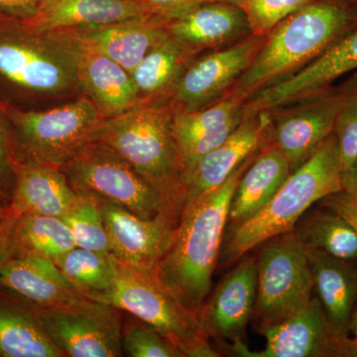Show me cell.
<instances>
[{"mask_svg": "<svg viewBox=\"0 0 357 357\" xmlns=\"http://www.w3.org/2000/svg\"><path fill=\"white\" fill-rule=\"evenodd\" d=\"M258 151L217 189L185 204L173 243L160 262L157 282L181 306L198 316L213 285L229 225L230 202Z\"/></svg>", "mask_w": 357, "mask_h": 357, "instance_id": "obj_1", "label": "cell"}, {"mask_svg": "<svg viewBox=\"0 0 357 357\" xmlns=\"http://www.w3.org/2000/svg\"><path fill=\"white\" fill-rule=\"evenodd\" d=\"M82 48L57 31L30 29L0 14V102L26 103L83 96L79 83Z\"/></svg>", "mask_w": 357, "mask_h": 357, "instance_id": "obj_2", "label": "cell"}, {"mask_svg": "<svg viewBox=\"0 0 357 357\" xmlns=\"http://www.w3.org/2000/svg\"><path fill=\"white\" fill-rule=\"evenodd\" d=\"M356 25L357 13L344 0H317L302 7L267 35L255 60L225 96L248 102L323 55Z\"/></svg>", "mask_w": 357, "mask_h": 357, "instance_id": "obj_3", "label": "cell"}, {"mask_svg": "<svg viewBox=\"0 0 357 357\" xmlns=\"http://www.w3.org/2000/svg\"><path fill=\"white\" fill-rule=\"evenodd\" d=\"M342 190L340 149L333 132L291 173L264 208L250 220L227 229L220 251L223 264L236 263L268 239L293 231L312 204Z\"/></svg>", "mask_w": 357, "mask_h": 357, "instance_id": "obj_4", "label": "cell"}, {"mask_svg": "<svg viewBox=\"0 0 357 357\" xmlns=\"http://www.w3.org/2000/svg\"><path fill=\"white\" fill-rule=\"evenodd\" d=\"M169 105H138L105 119L98 141L126 160L181 217L185 185Z\"/></svg>", "mask_w": 357, "mask_h": 357, "instance_id": "obj_5", "label": "cell"}, {"mask_svg": "<svg viewBox=\"0 0 357 357\" xmlns=\"http://www.w3.org/2000/svg\"><path fill=\"white\" fill-rule=\"evenodd\" d=\"M0 105L8 123L11 160L57 168L98 141L105 121L84 96L45 110Z\"/></svg>", "mask_w": 357, "mask_h": 357, "instance_id": "obj_6", "label": "cell"}, {"mask_svg": "<svg viewBox=\"0 0 357 357\" xmlns=\"http://www.w3.org/2000/svg\"><path fill=\"white\" fill-rule=\"evenodd\" d=\"M114 279L96 302L128 312L158 331L187 357H218L199 316L185 309L158 282L148 279L110 255Z\"/></svg>", "mask_w": 357, "mask_h": 357, "instance_id": "obj_7", "label": "cell"}, {"mask_svg": "<svg viewBox=\"0 0 357 357\" xmlns=\"http://www.w3.org/2000/svg\"><path fill=\"white\" fill-rule=\"evenodd\" d=\"M256 256L258 328L282 323L309 304L314 282L306 246L295 231L268 239Z\"/></svg>", "mask_w": 357, "mask_h": 357, "instance_id": "obj_8", "label": "cell"}, {"mask_svg": "<svg viewBox=\"0 0 357 357\" xmlns=\"http://www.w3.org/2000/svg\"><path fill=\"white\" fill-rule=\"evenodd\" d=\"M61 169L77 195L107 199L143 218L162 213L180 218L126 160L100 141L89 144Z\"/></svg>", "mask_w": 357, "mask_h": 357, "instance_id": "obj_9", "label": "cell"}, {"mask_svg": "<svg viewBox=\"0 0 357 357\" xmlns=\"http://www.w3.org/2000/svg\"><path fill=\"white\" fill-rule=\"evenodd\" d=\"M34 310L45 332L65 356H122L121 314L116 307L89 299L67 309Z\"/></svg>", "mask_w": 357, "mask_h": 357, "instance_id": "obj_10", "label": "cell"}, {"mask_svg": "<svg viewBox=\"0 0 357 357\" xmlns=\"http://www.w3.org/2000/svg\"><path fill=\"white\" fill-rule=\"evenodd\" d=\"M95 198L109 236L110 255L136 273L157 281L160 262L173 243L180 218L169 213L143 218L119 204Z\"/></svg>", "mask_w": 357, "mask_h": 357, "instance_id": "obj_11", "label": "cell"}, {"mask_svg": "<svg viewBox=\"0 0 357 357\" xmlns=\"http://www.w3.org/2000/svg\"><path fill=\"white\" fill-rule=\"evenodd\" d=\"M267 35H249L225 48L196 57L178 79L169 107L173 112H192L217 102L248 69Z\"/></svg>", "mask_w": 357, "mask_h": 357, "instance_id": "obj_12", "label": "cell"}, {"mask_svg": "<svg viewBox=\"0 0 357 357\" xmlns=\"http://www.w3.org/2000/svg\"><path fill=\"white\" fill-rule=\"evenodd\" d=\"M337 86H330L302 100L268 110L269 141L279 148L293 171L302 166L335 130Z\"/></svg>", "mask_w": 357, "mask_h": 357, "instance_id": "obj_13", "label": "cell"}, {"mask_svg": "<svg viewBox=\"0 0 357 357\" xmlns=\"http://www.w3.org/2000/svg\"><path fill=\"white\" fill-rule=\"evenodd\" d=\"M257 267L253 256L244 255L220 281L199 319L208 337L225 344L244 342L246 328L255 316Z\"/></svg>", "mask_w": 357, "mask_h": 357, "instance_id": "obj_14", "label": "cell"}, {"mask_svg": "<svg viewBox=\"0 0 357 357\" xmlns=\"http://www.w3.org/2000/svg\"><path fill=\"white\" fill-rule=\"evenodd\" d=\"M266 340L264 349L251 351L245 342L227 344L229 352L246 357H338V344L316 296L292 317L258 328Z\"/></svg>", "mask_w": 357, "mask_h": 357, "instance_id": "obj_15", "label": "cell"}, {"mask_svg": "<svg viewBox=\"0 0 357 357\" xmlns=\"http://www.w3.org/2000/svg\"><path fill=\"white\" fill-rule=\"evenodd\" d=\"M271 117L268 110L249 109L241 124L220 146L211 150L185 180V204L217 189L241 164L269 141Z\"/></svg>", "mask_w": 357, "mask_h": 357, "instance_id": "obj_16", "label": "cell"}, {"mask_svg": "<svg viewBox=\"0 0 357 357\" xmlns=\"http://www.w3.org/2000/svg\"><path fill=\"white\" fill-rule=\"evenodd\" d=\"M356 69L357 25L299 72L253 96L245 107L255 110L283 107L330 88L338 77Z\"/></svg>", "mask_w": 357, "mask_h": 357, "instance_id": "obj_17", "label": "cell"}, {"mask_svg": "<svg viewBox=\"0 0 357 357\" xmlns=\"http://www.w3.org/2000/svg\"><path fill=\"white\" fill-rule=\"evenodd\" d=\"M245 103L236 96H225L203 109L173 112V134L185 185L199 159L222 144L241 124Z\"/></svg>", "mask_w": 357, "mask_h": 357, "instance_id": "obj_18", "label": "cell"}, {"mask_svg": "<svg viewBox=\"0 0 357 357\" xmlns=\"http://www.w3.org/2000/svg\"><path fill=\"white\" fill-rule=\"evenodd\" d=\"M0 287L34 309H67L89 300L54 262L13 256L0 267Z\"/></svg>", "mask_w": 357, "mask_h": 357, "instance_id": "obj_19", "label": "cell"}, {"mask_svg": "<svg viewBox=\"0 0 357 357\" xmlns=\"http://www.w3.org/2000/svg\"><path fill=\"white\" fill-rule=\"evenodd\" d=\"M165 32L195 57L251 35L243 9L229 1L202 4L167 21Z\"/></svg>", "mask_w": 357, "mask_h": 357, "instance_id": "obj_20", "label": "cell"}, {"mask_svg": "<svg viewBox=\"0 0 357 357\" xmlns=\"http://www.w3.org/2000/svg\"><path fill=\"white\" fill-rule=\"evenodd\" d=\"M14 188L7 213L64 218L79 201L62 169L11 160Z\"/></svg>", "mask_w": 357, "mask_h": 357, "instance_id": "obj_21", "label": "cell"}, {"mask_svg": "<svg viewBox=\"0 0 357 357\" xmlns=\"http://www.w3.org/2000/svg\"><path fill=\"white\" fill-rule=\"evenodd\" d=\"M147 20H158L141 0H44L38 13L21 20L35 31L52 32Z\"/></svg>", "mask_w": 357, "mask_h": 357, "instance_id": "obj_22", "label": "cell"}, {"mask_svg": "<svg viewBox=\"0 0 357 357\" xmlns=\"http://www.w3.org/2000/svg\"><path fill=\"white\" fill-rule=\"evenodd\" d=\"M57 32L76 42L83 50L109 58L131 74L165 30L161 21L147 20Z\"/></svg>", "mask_w": 357, "mask_h": 357, "instance_id": "obj_23", "label": "cell"}, {"mask_svg": "<svg viewBox=\"0 0 357 357\" xmlns=\"http://www.w3.org/2000/svg\"><path fill=\"white\" fill-rule=\"evenodd\" d=\"M314 292L333 335L349 337L352 312L357 303V261L340 259L318 250H307Z\"/></svg>", "mask_w": 357, "mask_h": 357, "instance_id": "obj_24", "label": "cell"}, {"mask_svg": "<svg viewBox=\"0 0 357 357\" xmlns=\"http://www.w3.org/2000/svg\"><path fill=\"white\" fill-rule=\"evenodd\" d=\"M77 75L82 93L105 119L140 105L130 73L105 56L82 49Z\"/></svg>", "mask_w": 357, "mask_h": 357, "instance_id": "obj_25", "label": "cell"}, {"mask_svg": "<svg viewBox=\"0 0 357 357\" xmlns=\"http://www.w3.org/2000/svg\"><path fill=\"white\" fill-rule=\"evenodd\" d=\"M291 173L285 154L270 141L265 143L237 185L230 202V227L250 220L264 208Z\"/></svg>", "mask_w": 357, "mask_h": 357, "instance_id": "obj_26", "label": "cell"}, {"mask_svg": "<svg viewBox=\"0 0 357 357\" xmlns=\"http://www.w3.org/2000/svg\"><path fill=\"white\" fill-rule=\"evenodd\" d=\"M195 58L164 32L131 72L140 105H169L178 79Z\"/></svg>", "mask_w": 357, "mask_h": 357, "instance_id": "obj_27", "label": "cell"}, {"mask_svg": "<svg viewBox=\"0 0 357 357\" xmlns=\"http://www.w3.org/2000/svg\"><path fill=\"white\" fill-rule=\"evenodd\" d=\"M10 295V294H9ZM0 356L61 357L36 312L14 296L0 295Z\"/></svg>", "mask_w": 357, "mask_h": 357, "instance_id": "obj_28", "label": "cell"}, {"mask_svg": "<svg viewBox=\"0 0 357 357\" xmlns=\"http://www.w3.org/2000/svg\"><path fill=\"white\" fill-rule=\"evenodd\" d=\"M13 243L14 256H37L52 261L77 248L62 218L30 213L15 218Z\"/></svg>", "mask_w": 357, "mask_h": 357, "instance_id": "obj_29", "label": "cell"}, {"mask_svg": "<svg viewBox=\"0 0 357 357\" xmlns=\"http://www.w3.org/2000/svg\"><path fill=\"white\" fill-rule=\"evenodd\" d=\"M294 231L307 250H318L340 259L357 261V234L344 218L321 206L305 213Z\"/></svg>", "mask_w": 357, "mask_h": 357, "instance_id": "obj_30", "label": "cell"}, {"mask_svg": "<svg viewBox=\"0 0 357 357\" xmlns=\"http://www.w3.org/2000/svg\"><path fill=\"white\" fill-rule=\"evenodd\" d=\"M66 278L84 296L95 300L112 285L114 267L110 253L75 248L53 260Z\"/></svg>", "mask_w": 357, "mask_h": 357, "instance_id": "obj_31", "label": "cell"}, {"mask_svg": "<svg viewBox=\"0 0 357 357\" xmlns=\"http://www.w3.org/2000/svg\"><path fill=\"white\" fill-rule=\"evenodd\" d=\"M62 218L69 225L77 248L110 253L109 236L95 197L79 195L76 206Z\"/></svg>", "mask_w": 357, "mask_h": 357, "instance_id": "obj_32", "label": "cell"}, {"mask_svg": "<svg viewBox=\"0 0 357 357\" xmlns=\"http://www.w3.org/2000/svg\"><path fill=\"white\" fill-rule=\"evenodd\" d=\"M338 109L335 132L342 171L347 170L357 157V73L337 86Z\"/></svg>", "mask_w": 357, "mask_h": 357, "instance_id": "obj_33", "label": "cell"}, {"mask_svg": "<svg viewBox=\"0 0 357 357\" xmlns=\"http://www.w3.org/2000/svg\"><path fill=\"white\" fill-rule=\"evenodd\" d=\"M122 349L132 357H185L158 331L136 318L122 330Z\"/></svg>", "mask_w": 357, "mask_h": 357, "instance_id": "obj_34", "label": "cell"}, {"mask_svg": "<svg viewBox=\"0 0 357 357\" xmlns=\"http://www.w3.org/2000/svg\"><path fill=\"white\" fill-rule=\"evenodd\" d=\"M314 1L317 0H243L237 6L245 13L251 34L264 36L291 14Z\"/></svg>", "mask_w": 357, "mask_h": 357, "instance_id": "obj_35", "label": "cell"}, {"mask_svg": "<svg viewBox=\"0 0 357 357\" xmlns=\"http://www.w3.org/2000/svg\"><path fill=\"white\" fill-rule=\"evenodd\" d=\"M152 11L157 20L165 24L167 21L176 16L190 10L202 4L213 1H227V0H141Z\"/></svg>", "mask_w": 357, "mask_h": 357, "instance_id": "obj_36", "label": "cell"}, {"mask_svg": "<svg viewBox=\"0 0 357 357\" xmlns=\"http://www.w3.org/2000/svg\"><path fill=\"white\" fill-rule=\"evenodd\" d=\"M319 206L335 211L344 218L357 234V197L342 190L321 199Z\"/></svg>", "mask_w": 357, "mask_h": 357, "instance_id": "obj_37", "label": "cell"}, {"mask_svg": "<svg viewBox=\"0 0 357 357\" xmlns=\"http://www.w3.org/2000/svg\"><path fill=\"white\" fill-rule=\"evenodd\" d=\"M44 0H0V14L28 20L38 13Z\"/></svg>", "mask_w": 357, "mask_h": 357, "instance_id": "obj_38", "label": "cell"}, {"mask_svg": "<svg viewBox=\"0 0 357 357\" xmlns=\"http://www.w3.org/2000/svg\"><path fill=\"white\" fill-rule=\"evenodd\" d=\"M10 176H13V174L11 169L10 151H9L8 123L0 105V185L1 187Z\"/></svg>", "mask_w": 357, "mask_h": 357, "instance_id": "obj_39", "label": "cell"}, {"mask_svg": "<svg viewBox=\"0 0 357 357\" xmlns=\"http://www.w3.org/2000/svg\"><path fill=\"white\" fill-rule=\"evenodd\" d=\"M15 217L7 213L0 225V267L14 256L13 225Z\"/></svg>", "mask_w": 357, "mask_h": 357, "instance_id": "obj_40", "label": "cell"}, {"mask_svg": "<svg viewBox=\"0 0 357 357\" xmlns=\"http://www.w3.org/2000/svg\"><path fill=\"white\" fill-rule=\"evenodd\" d=\"M342 185L344 191L357 197V157L349 169L342 171Z\"/></svg>", "mask_w": 357, "mask_h": 357, "instance_id": "obj_41", "label": "cell"}, {"mask_svg": "<svg viewBox=\"0 0 357 357\" xmlns=\"http://www.w3.org/2000/svg\"><path fill=\"white\" fill-rule=\"evenodd\" d=\"M338 357H357V337H347L338 344Z\"/></svg>", "mask_w": 357, "mask_h": 357, "instance_id": "obj_42", "label": "cell"}, {"mask_svg": "<svg viewBox=\"0 0 357 357\" xmlns=\"http://www.w3.org/2000/svg\"><path fill=\"white\" fill-rule=\"evenodd\" d=\"M349 335L357 337V303L356 307H354V312H352L351 326H349Z\"/></svg>", "mask_w": 357, "mask_h": 357, "instance_id": "obj_43", "label": "cell"}, {"mask_svg": "<svg viewBox=\"0 0 357 357\" xmlns=\"http://www.w3.org/2000/svg\"><path fill=\"white\" fill-rule=\"evenodd\" d=\"M6 215V208H3L1 202V185H0V225L3 222L4 218Z\"/></svg>", "mask_w": 357, "mask_h": 357, "instance_id": "obj_44", "label": "cell"}, {"mask_svg": "<svg viewBox=\"0 0 357 357\" xmlns=\"http://www.w3.org/2000/svg\"><path fill=\"white\" fill-rule=\"evenodd\" d=\"M344 1L345 3L349 4V6H351V8H354L357 13V0H344Z\"/></svg>", "mask_w": 357, "mask_h": 357, "instance_id": "obj_45", "label": "cell"}, {"mask_svg": "<svg viewBox=\"0 0 357 357\" xmlns=\"http://www.w3.org/2000/svg\"><path fill=\"white\" fill-rule=\"evenodd\" d=\"M227 1L232 2V3H234V4H238L239 2L243 1V0H227Z\"/></svg>", "mask_w": 357, "mask_h": 357, "instance_id": "obj_46", "label": "cell"}]
</instances>
